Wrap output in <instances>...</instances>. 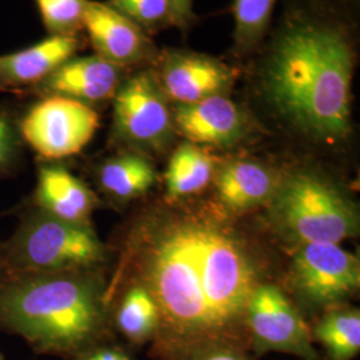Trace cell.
Segmentation results:
<instances>
[{"label": "cell", "mask_w": 360, "mask_h": 360, "mask_svg": "<svg viewBox=\"0 0 360 360\" xmlns=\"http://www.w3.org/2000/svg\"><path fill=\"white\" fill-rule=\"evenodd\" d=\"M108 291L96 270L0 276V330L38 354L77 355L105 331Z\"/></svg>", "instance_id": "3957f363"}, {"label": "cell", "mask_w": 360, "mask_h": 360, "mask_svg": "<svg viewBox=\"0 0 360 360\" xmlns=\"http://www.w3.org/2000/svg\"><path fill=\"white\" fill-rule=\"evenodd\" d=\"M79 37H47L34 46L0 55V92L27 98L55 68L77 56Z\"/></svg>", "instance_id": "4fadbf2b"}, {"label": "cell", "mask_w": 360, "mask_h": 360, "mask_svg": "<svg viewBox=\"0 0 360 360\" xmlns=\"http://www.w3.org/2000/svg\"><path fill=\"white\" fill-rule=\"evenodd\" d=\"M141 259L142 285L175 334L218 339L245 321L257 271L245 245L218 223L203 217L168 220Z\"/></svg>", "instance_id": "6da1fadb"}, {"label": "cell", "mask_w": 360, "mask_h": 360, "mask_svg": "<svg viewBox=\"0 0 360 360\" xmlns=\"http://www.w3.org/2000/svg\"><path fill=\"white\" fill-rule=\"evenodd\" d=\"M84 30L95 55L126 70L150 62L156 55L147 32L107 3L89 0Z\"/></svg>", "instance_id": "7c38bea8"}, {"label": "cell", "mask_w": 360, "mask_h": 360, "mask_svg": "<svg viewBox=\"0 0 360 360\" xmlns=\"http://www.w3.org/2000/svg\"><path fill=\"white\" fill-rule=\"evenodd\" d=\"M105 3L144 32L172 25L169 0H108Z\"/></svg>", "instance_id": "cb8c5ba5"}, {"label": "cell", "mask_w": 360, "mask_h": 360, "mask_svg": "<svg viewBox=\"0 0 360 360\" xmlns=\"http://www.w3.org/2000/svg\"><path fill=\"white\" fill-rule=\"evenodd\" d=\"M112 139L129 148L162 150L172 136V115L156 74L126 77L112 99Z\"/></svg>", "instance_id": "52a82bcc"}, {"label": "cell", "mask_w": 360, "mask_h": 360, "mask_svg": "<svg viewBox=\"0 0 360 360\" xmlns=\"http://www.w3.org/2000/svg\"><path fill=\"white\" fill-rule=\"evenodd\" d=\"M214 158L193 143H183L171 156L166 171L169 199L202 191L212 179Z\"/></svg>", "instance_id": "ac0fdd59"}, {"label": "cell", "mask_w": 360, "mask_h": 360, "mask_svg": "<svg viewBox=\"0 0 360 360\" xmlns=\"http://www.w3.org/2000/svg\"><path fill=\"white\" fill-rule=\"evenodd\" d=\"M245 321L260 347L316 360L307 326L283 292L272 284H257L247 306Z\"/></svg>", "instance_id": "9c48e42d"}, {"label": "cell", "mask_w": 360, "mask_h": 360, "mask_svg": "<svg viewBox=\"0 0 360 360\" xmlns=\"http://www.w3.org/2000/svg\"><path fill=\"white\" fill-rule=\"evenodd\" d=\"M172 25L186 30L193 20V0H169Z\"/></svg>", "instance_id": "d4e9b609"}, {"label": "cell", "mask_w": 360, "mask_h": 360, "mask_svg": "<svg viewBox=\"0 0 360 360\" xmlns=\"http://www.w3.org/2000/svg\"><path fill=\"white\" fill-rule=\"evenodd\" d=\"M279 183L269 168L248 160H235L220 169L217 188L221 205L247 211L271 200Z\"/></svg>", "instance_id": "2e32d148"}, {"label": "cell", "mask_w": 360, "mask_h": 360, "mask_svg": "<svg viewBox=\"0 0 360 360\" xmlns=\"http://www.w3.org/2000/svg\"><path fill=\"white\" fill-rule=\"evenodd\" d=\"M75 360H92L90 356L83 351V352H80V354H77V359Z\"/></svg>", "instance_id": "4316f807"}, {"label": "cell", "mask_w": 360, "mask_h": 360, "mask_svg": "<svg viewBox=\"0 0 360 360\" xmlns=\"http://www.w3.org/2000/svg\"><path fill=\"white\" fill-rule=\"evenodd\" d=\"M160 322L154 297L144 285H134L124 294L115 312L116 327L131 342H143Z\"/></svg>", "instance_id": "d6986e66"}, {"label": "cell", "mask_w": 360, "mask_h": 360, "mask_svg": "<svg viewBox=\"0 0 360 360\" xmlns=\"http://www.w3.org/2000/svg\"><path fill=\"white\" fill-rule=\"evenodd\" d=\"M271 218L279 231L299 245H339L358 233L352 203L318 175L297 172L271 198Z\"/></svg>", "instance_id": "5b68a950"}, {"label": "cell", "mask_w": 360, "mask_h": 360, "mask_svg": "<svg viewBox=\"0 0 360 360\" xmlns=\"http://www.w3.org/2000/svg\"><path fill=\"white\" fill-rule=\"evenodd\" d=\"M126 77V68L98 55L74 56L55 68L28 92L27 98L63 96L94 108L96 104L112 101Z\"/></svg>", "instance_id": "30bf717a"}, {"label": "cell", "mask_w": 360, "mask_h": 360, "mask_svg": "<svg viewBox=\"0 0 360 360\" xmlns=\"http://www.w3.org/2000/svg\"><path fill=\"white\" fill-rule=\"evenodd\" d=\"M22 108L0 103V179L13 178L26 165V143L20 132Z\"/></svg>", "instance_id": "44dd1931"}, {"label": "cell", "mask_w": 360, "mask_h": 360, "mask_svg": "<svg viewBox=\"0 0 360 360\" xmlns=\"http://www.w3.org/2000/svg\"><path fill=\"white\" fill-rule=\"evenodd\" d=\"M195 360H248L238 351L227 347H214L203 351Z\"/></svg>", "instance_id": "484cf974"}, {"label": "cell", "mask_w": 360, "mask_h": 360, "mask_svg": "<svg viewBox=\"0 0 360 360\" xmlns=\"http://www.w3.org/2000/svg\"><path fill=\"white\" fill-rule=\"evenodd\" d=\"M0 360H4V358H3V355H1V352H0Z\"/></svg>", "instance_id": "83f0119b"}, {"label": "cell", "mask_w": 360, "mask_h": 360, "mask_svg": "<svg viewBox=\"0 0 360 360\" xmlns=\"http://www.w3.org/2000/svg\"><path fill=\"white\" fill-rule=\"evenodd\" d=\"M276 0H233L235 43L242 51L255 47L263 38Z\"/></svg>", "instance_id": "7402d4cb"}, {"label": "cell", "mask_w": 360, "mask_h": 360, "mask_svg": "<svg viewBox=\"0 0 360 360\" xmlns=\"http://www.w3.org/2000/svg\"><path fill=\"white\" fill-rule=\"evenodd\" d=\"M19 223L0 243V276L98 270L107 248L91 224L51 217L25 203Z\"/></svg>", "instance_id": "277c9868"}, {"label": "cell", "mask_w": 360, "mask_h": 360, "mask_svg": "<svg viewBox=\"0 0 360 360\" xmlns=\"http://www.w3.org/2000/svg\"><path fill=\"white\" fill-rule=\"evenodd\" d=\"M233 77L231 68L218 59L184 51L165 53L156 75L166 96L178 104L226 96L231 90Z\"/></svg>", "instance_id": "8fae6325"}, {"label": "cell", "mask_w": 360, "mask_h": 360, "mask_svg": "<svg viewBox=\"0 0 360 360\" xmlns=\"http://www.w3.org/2000/svg\"><path fill=\"white\" fill-rule=\"evenodd\" d=\"M315 336L334 360H349L359 354L360 314L358 309H335L315 328Z\"/></svg>", "instance_id": "ffe728a7"}, {"label": "cell", "mask_w": 360, "mask_h": 360, "mask_svg": "<svg viewBox=\"0 0 360 360\" xmlns=\"http://www.w3.org/2000/svg\"><path fill=\"white\" fill-rule=\"evenodd\" d=\"M49 37H79L89 0H35Z\"/></svg>", "instance_id": "603a6c76"}, {"label": "cell", "mask_w": 360, "mask_h": 360, "mask_svg": "<svg viewBox=\"0 0 360 360\" xmlns=\"http://www.w3.org/2000/svg\"><path fill=\"white\" fill-rule=\"evenodd\" d=\"M101 126L95 108L63 96H44L22 111L20 132L41 160L60 162L92 141Z\"/></svg>", "instance_id": "8992f818"}, {"label": "cell", "mask_w": 360, "mask_h": 360, "mask_svg": "<svg viewBox=\"0 0 360 360\" xmlns=\"http://www.w3.org/2000/svg\"><path fill=\"white\" fill-rule=\"evenodd\" d=\"M26 203L65 221L90 224L98 199L89 186L60 162L39 159L37 186Z\"/></svg>", "instance_id": "5bb4252c"}, {"label": "cell", "mask_w": 360, "mask_h": 360, "mask_svg": "<svg viewBox=\"0 0 360 360\" xmlns=\"http://www.w3.org/2000/svg\"><path fill=\"white\" fill-rule=\"evenodd\" d=\"M296 292L311 304L328 306L360 285L359 259L339 245H299L291 264Z\"/></svg>", "instance_id": "ba28073f"}, {"label": "cell", "mask_w": 360, "mask_h": 360, "mask_svg": "<svg viewBox=\"0 0 360 360\" xmlns=\"http://www.w3.org/2000/svg\"><path fill=\"white\" fill-rule=\"evenodd\" d=\"M174 123L193 144L230 146L238 142L245 131V114L227 96L176 104Z\"/></svg>", "instance_id": "9a60e30c"}, {"label": "cell", "mask_w": 360, "mask_h": 360, "mask_svg": "<svg viewBox=\"0 0 360 360\" xmlns=\"http://www.w3.org/2000/svg\"><path fill=\"white\" fill-rule=\"evenodd\" d=\"M96 180L104 195L116 202H127L154 186L156 172L146 156L124 151L104 159L96 168Z\"/></svg>", "instance_id": "e0dca14e"}, {"label": "cell", "mask_w": 360, "mask_h": 360, "mask_svg": "<svg viewBox=\"0 0 360 360\" xmlns=\"http://www.w3.org/2000/svg\"><path fill=\"white\" fill-rule=\"evenodd\" d=\"M354 51L334 27L299 22L284 30L262 70L274 108L314 139L336 143L349 132Z\"/></svg>", "instance_id": "7a4b0ae2"}]
</instances>
